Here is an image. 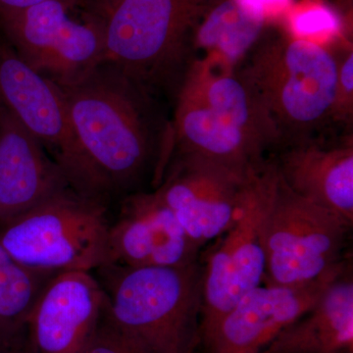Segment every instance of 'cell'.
<instances>
[{
	"instance_id": "8992f818",
	"label": "cell",
	"mask_w": 353,
	"mask_h": 353,
	"mask_svg": "<svg viewBox=\"0 0 353 353\" xmlns=\"http://www.w3.org/2000/svg\"><path fill=\"white\" fill-rule=\"evenodd\" d=\"M108 205L67 188L29 210L0 220V245L34 270L94 272L106 263Z\"/></svg>"
},
{
	"instance_id": "9a60e30c",
	"label": "cell",
	"mask_w": 353,
	"mask_h": 353,
	"mask_svg": "<svg viewBox=\"0 0 353 353\" xmlns=\"http://www.w3.org/2000/svg\"><path fill=\"white\" fill-rule=\"evenodd\" d=\"M277 150L272 160L292 192L353 223L352 134L334 141L313 137Z\"/></svg>"
},
{
	"instance_id": "7c38bea8",
	"label": "cell",
	"mask_w": 353,
	"mask_h": 353,
	"mask_svg": "<svg viewBox=\"0 0 353 353\" xmlns=\"http://www.w3.org/2000/svg\"><path fill=\"white\" fill-rule=\"evenodd\" d=\"M199 250L155 190L132 192L110 221L104 265L180 266L199 259Z\"/></svg>"
},
{
	"instance_id": "2e32d148",
	"label": "cell",
	"mask_w": 353,
	"mask_h": 353,
	"mask_svg": "<svg viewBox=\"0 0 353 353\" xmlns=\"http://www.w3.org/2000/svg\"><path fill=\"white\" fill-rule=\"evenodd\" d=\"M69 187L63 170L39 139L0 103V220Z\"/></svg>"
},
{
	"instance_id": "7402d4cb",
	"label": "cell",
	"mask_w": 353,
	"mask_h": 353,
	"mask_svg": "<svg viewBox=\"0 0 353 353\" xmlns=\"http://www.w3.org/2000/svg\"><path fill=\"white\" fill-rule=\"evenodd\" d=\"M294 30L299 36H311L323 32H334L339 22L333 12L326 8H312L297 14L292 21Z\"/></svg>"
},
{
	"instance_id": "603a6c76",
	"label": "cell",
	"mask_w": 353,
	"mask_h": 353,
	"mask_svg": "<svg viewBox=\"0 0 353 353\" xmlns=\"http://www.w3.org/2000/svg\"><path fill=\"white\" fill-rule=\"evenodd\" d=\"M0 353H38L30 339L28 328L11 338L0 341Z\"/></svg>"
},
{
	"instance_id": "4316f807",
	"label": "cell",
	"mask_w": 353,
	"mask_h": 353,
	"mask_svg": "<svg viewBox=\"0 0 353 353\" xmlns=\"http://www.w3.org/2000/svg\"><path fill=\"white\" fill-rule=\"evenodd\" d=\"M341 353H352V352H341Z\"/></svg>"
},
{
	"instance_id": "d4e9b609",
	"label": "cell",
	"mask_w": 353,
	"mask_h": 353,
	"mask_svg": "<svg viewBox=\"0 0 353 353\" xmlns=\"http://www.w3.org/2000/svg\"><path fill=\"white\" fill-rule=\"evenodd\" d=\"M248 1L263 8L267 14L271 9L283 8L289 3L290 0H248Z\"/></svg>"
},
{
	"instance_id": "44dd1931",
	"label": "cell",
	"mask_w": 353,
	"mask_h": 353,
	"mask_svg": "<svg viewBox=\"0 0 353 353\" xmlns=\"http://www.w3.org/2000/svg\"><path fill=\"white\" fill-rule=\"evenodd\" d=\"M338 62V79L332 120L352 124L353 119V51L352 48L334 53Z\"/></svg>"
},
{
	"instance_id": "9c48e42d",
	"label": "cell",
	"mask_w": 353,
	"mask_h": 353,
	"mask_svg": "<svg viewBox=\"0 0 353 353\" xmlns=\"http://www.w3.org/2000/svg\"><path fill=\"white\" fill-rule=\"evenodd\" d=\"M277 181V168L273 160L268 159L250 179L236 222L206 259L202 288V347L241 297L263 284L262 227Z\"/></svg>"
},
{
	"instance_id": "8fae6325",
	"label": "cell",
	"mask_w": 353,
	"mask_h": 353,
	"mask_svg": "<svg viewBox=\"0 0 353 353\" xmlns=\"http://www.w3.org/2000/svg\"><path fill=\"white\" fill-rule=\"evenodd\" d=\"M0 103L39 139L63 170L70 187L87 196L82 152L61 88L26 63L1 32Z\"/></svg>"
},
{
	"instance_id": "cb8c5ba5",
	"label": "cell",
	"mask_w": 353,
	"mask_h": 353,
	"mask_svg": "<svg viewBox=\"0 0 353 353\" xmlns=\"http://www.w3.org/2000/svg\"><path fill=\"white\" fill-rule=\"evenodd\" d=\"M44 0H0V14L17 12Z\"/></svg>"
},
{
	"instance_id": "5bb4252c",
	"label": "cell",
	"mask_w": 353,
	"mask_h": 353,
	"mask_svg": "<svg viewBox=\"0 0 353 353\" xmlns=\"http://www.w3.org/2000/svg\"><path fill=\"white\" fill-rule=\"evenodd\" d=\"M94 272L53 276L32 309L27 328L38 353H83L105 306Z\"/></svg>"
},
{
	"instance_id": "ba28073f",
	"label": "cell",
	"mask_w": 353,
	"mask_h": 353,
	"mask_svg": "<svg viewBox=\"0 0 353 353\" xmlns=\"http://www.w3.org/2000/svg\"><path fill=\"white\" fill-rule=\"evenodd\" d=\"M352 224L292 192L278 173L262 227L263 284L306 285L336 270L347 261Z\"/></svg>"
},
{
	"instance_id": "3957f363",
	"label": "cell",
	"mask_w": 353,
	"mask_h": 353,
	"mask_svg": "<svg viewBox=\"0 0 353 353\" xmlns=\"http://www.w3.org/2000/svg\"><path fill=\"white\" fill-rule=\"evenodd\" d=\"M95 272L104 314L152 353H196L201 345L204 264L104 265Z\"/></svg>"
},
{
	"instance_id": "4fadbf2b",
	"label": "cell",
	"mask_w": 353,
	"mask_h": 353,
	"mask_svg": "<svg viewBox=\"0 0 353 353\" xmlns=\"http://www.w3.org/2000/svg\"><path fill=\"white\" fill-rule=\"evenodd\" d=\"M350 265L301 285L262 284L241 297L221 321L203 353H259L290 323L319 301L323 292Z\"/></svg>"
},
{
	"instance_id": "5b68a950",
	"label": "cell",
	"mask_w": 353,
	"mask_h": 353,
	"mask_svg": "<svg viewBox=\"0 0 353 353\" xmlns=\"http://www.w3.org/2000/svg\"><path fill=\"white\" fill-rule=\"evenodd\" d=\"M250 54L240 71L277 128L278 148L316 137L332 120L334 52L310 39L283 37L259 43Z\"/></svg>"
},
{
	"instance_id": "ac0fdd59",
	"label": "cell",
	"mask_w": 353,
	"mask_h": 353,
	"mask_svg": "<svg viewBox=\"0 0 353 353\" xmlns=\"http://www.w3.org/2000/svg\"><path fill=\"white\" fill-rule=\"evenodd\" d=\"M261 7L248 0L213 2L197 25L194 50L220 59L233 68L248 58L259 43L266 19Z\"/></svg>"
},
{
	"instance_id": "e0dca14e",
	"label": "cell",
	"mask_w": 353,
	"mask_h": 353,
	"mask_svg": "<svg viewBox=\"0 0 353 353\" xmlns=\"http://www.w3.org/2000/svg\"><path fill=\"white\" fill-rule=\"evenodd\" d=\"M353 353V280L348 265L307 312L259 353Z\"/></svg>"
},
{
	"instance_id": "6da1fadb",
	"label": "cell",
	"mask_w": 353,
	"mask_h": 353,
	"mask_svg": "<svg viewBox=\"0 0 353 353\" xmlns=\"http://www.w3.org/2000/svg\"><path fill=\"white\" fill-rule=\"evenodd\" d=\"M59 87L82 152L88 197L109 204L128 196L154 158V183L160 180L163 148L152 95L103 63L79 82Z\"/></svg>"
},
{
	"instance_id": "d6986e66",
	"label": "cell",
	"mask_w": 353,
	"mask_h": 353,
	"mask_svg": "<svg viewBox=\"0 0 353 353\" xmlns=\"http://www.w3.org/2000/svg\"><path fill=\"white\" fill-rule=\"evenodd\" d=\"M55 275L21 264L0 245V341L27 328L32 309Z\"/></svg>"
},
{
	"instance_id": "277c9868",
	"label": "cell",
	"mask_w": 353,
	"mask_h": 353,
	"mask_svg": "<svg viewBox=\"0 0 353 353\" xmlns=\"http://www.w3.org/2000/svg\"><path fill=\"white\" fill-rule=\"evenodd\" d=\"M213 0H117L105 14L102 63L148 94L180 85L192 39Z\"/></svg>"
},
{
	"instance_id": "52a82bcc",
	"label": "cell",
	"mask_w": 353,
	"mask_h": 353,
	"mask_svg": "<svg viewBox=\"0 0 353 353\" xmlns=\"http://www.w3.org/2000/svg\"><path fill=\"white\" fill-rule=\"evenodd\" d=\"M0 32L26 63L59 85L103 62L105 14L92 0H44L0 14Z\"/></svg>"
},
{
	"instance_id": "30bf717a",
	"label": "cell",
	"mask_w": 353,
	"mask_h": 353,
	"mask_svg": "<svg viewBox=\"0 0 353 353\" xmlns=\"http://www.w3.org/2000/svg\"><path fill=\"white\" fill-rule=\"evenodd\" d=\"M259 170L241 171L199 155L176 153L155 192L201 248L233 226L248 183Z\"/></svg>"
},
{
	"instance_id": "7a4b0ae2",
	"label": "cell",
	"mask_w": 353,
	"mask_h": 353,
	"mask_svg": "<svg viewBox=\"0 0 353 353\" xmlns=\"http://www.w3.org/2000/svg\"><path fill=\"white\" fill-rule=\"evenodd\" d=\"M173 132L176 153L241 171L261 168L265 152L280 146L277 128L240 70L211 57L192 59L185 70Z\"/></svg>"
},
{
	"instance_id": "484cf974",
	"label": "cell",
	"mask_w": 353,
	"mask_h": 353,
	"mask_svg": "<svg viewBox=\"0 0 353 353\" xmlns=\"http://www.w3.org/2000/svg\"><path fill=\"white\" fill-rule=\"evenodd\" d=\"M92 1H94L95 4H97V6L101 7V8L102 9V10H103L104 12V9L108 8V6H110L111 4H113L114 2L117 1V0H92Z\"/></svg>"
},
{
	"instance_id": "ffe728a7",
	"label": "cell",
	"mask_w": 353,
	"mask_h": 353,
	"mask_svg": "<svg viewBox=\"0 0 353 353\" xmlns=\"http://www.w3.org/2000/svg\"><path fill=\"white\" fill-rule=\"evenodd\" d=\"M83 353H152L114 326L103 313Z\"/></svg>"
}]
</instances>
